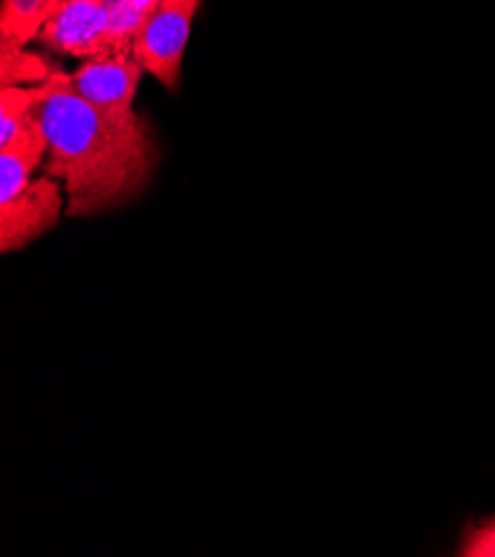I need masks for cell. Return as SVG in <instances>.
<instances>
[{
	"instance_id": "cell-1",
	"label": "cell",
	"mask_w": 495,
	"mask_h": 557,
	"mask_svg": "<svg viewBox=\"0 0 495 557\" xmlns=\"http://www.w3.org/2000/svg\"><path fill=\"white\" fill-rule=\"evenodd\" d=\"M34 89V119L47 138L45 176L63 181L67 215L116 209L149 185L158 147L136 111L104 114L76 91L72 76L53 65L49 78Z\"/></svg>"
},
{
	"instance_id": "cell-2",
	"label": "cell",
	"mask_w": 495,
	"mask_h": 557,
	"mask_svg": "<svg viewBox=\"0 0 495 557\" xmlns=\"http://www.w3.org/2000/svg\"><path fill=\"white\" fill-rule=\"evenodd\" d=\"M202 0H160L134 40V61L168 89H176L191 23Z\"/></svg>"
},
{
	"instance_id": "cell-3",
	"label": "cell",
	"mask_w": 495,
	"mask_h": 557,
	"mask_svg": "<svg viewBox=\"0 0 495 557\" xmlns=\"http://www.w3.org/2000/svg\"><path fill=\"white\" fill-rule=\"evenodd\" d=\"M53 53L81 61L116 59L109 36L107 0H65L38 34Z\"/></svg>"
},
{
	"instance_id": "cell-4",
	"label": "cell",
	"mask_w": 495,
	"mask_h": 557,
	"mask_svg": "<svg viewBox=\"0 0 495 557\" xmlns=\"http://www.w3.org/2000/svg\"><path fill=\"white\" fill-rule=\"evenodd\" d=\"M63 213V196L57 178L42 176L18 196L0 202V249L18 251L51 227Z\"/></svg>"
},
{
	"instance_id": "cell-5",
	"label": "cell",
	"mask_w": 495,
	"mask_h": 557,
	"mask_svg": "<svg viewBox=\"0 0 495 557\" xmlns=\"http://www.w3.org/2000/svg\"><path fill=\"white\" fill-rule=\"evenodd\" d=\"M143 72L134 59H96L85 61L72 74V83L89 104L104 114L129 116L134 114V98Z\"/></svg>"
},
{
	"instance_id": "cell-6",
	"label": "cell",
	"mask_w": 495,
	"mask_h": 557,
	"mask_svg": "<svg viewBox=\"0 0 495 557\" xmlns=\"http://www.w3.org/2000/svg\"><path fill=\"white\" fill-rule=\"evenodd\" d=\"M45 153L47 138L36 119L18 138L0 147V202H8L27 189Z\"/></svg>"
},
{
	"instance_id": "cell-7",
	"label": "cell",
	"mask_w": 495,
	"mask_h": 557,
	"mask_svg": "<svg viewBox=\"0 0 495 557\" xmlns=\"http://www.w3.org/2000/svg\"><path fill=\"white\" fill-rule=\"evenodd\" d=\"M65 0H3L0 10V42L25 47L38 38L45 23Z\"/></svg>"
},
{
	"instance_id": "cell-8",
	"label": "cell",
	"mask_w": 495,
	"mask_h": 557,
	"mask_svg": "<svg viewBox=\"0 0 495 557\" xmlns=\"http://www.w3.org/2000/svg\"><path fill=\"white\" fill-rule=\"evenodd\" d=\"M36 89L0 87V147L10 145L34 123Z\"/></svg>"
},
{
	"instance_id": "cell-9",
	"label": "cell",
	"mask_w": 495,
	"mask_h": 557,
	"mask_svg": "<svg viewBox=\"0 0 495 557\" xmlns=\"http://www.w3.org/2000/svg\"><path fill=\"white\" fill-rule=\"evenodd\" d=\"M51 74V65L40 55L25 51L18 45L0 42V87L23 83H45Z\"/></svg>"
},
{
	"instance_id": "cell-10",
	"label": "cell",
	"mask_w": 495,
	"mask_h": 557,
	"mask_svg": "<svg viewBox=\"0 0 495 557\" xmlns=\"http://www.w3.org/2000/svg\"><path fill=\"white\" fill-rule=\"evenodd\" d=\"M458 557H495V511L480 520H469L460 531Z\"/></svg>"
},
{
	"instance_id": "cell-11",
	"label": "cell",
	"mask_w": 495,
	"mask_h": 557,
	"mask_svg": "<svg viewBox=\"0 0 495 557\" xmlns=\"http://www.w3.org/2000/svg\"><path fill=\"white\" fill-rule=\"evenodd\" d=\"M129 3H132V8H134L136 12H140V14L149 16V14L158 8L160 0H129Z\"/></svg>"
}]
</instances>
